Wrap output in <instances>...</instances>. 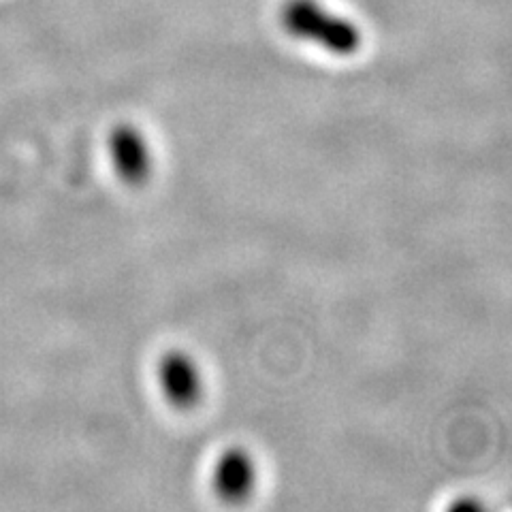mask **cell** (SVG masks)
<instances>
[{"label":"cell","instance_id":"cell-2","mask_svg":"<svg viewBox=\"0 0 512 512\" xmlns=\"http://www.w3.org/2000/svg\"><path fill=\"white\" fill-rule=\"evenodd\" d=\"M109 158L118 178L128 186H139L150 178V146L133 124H118L109 133Z\"/></svg>","mask_w":512,"mask_h":512},{"label":"cell","instance_id":"cell-3","mask_svg":"<svg viewBox=\"0 0 512 512\" xmlns=\"http://www.w3.org/2000/svg\"><path fill=\"white\" fill-rule=\"evenodd\" d=\"M158 382L165 399L175 408H192L203 393L199 365L184 350H167L160 357Z\"/></svg>","mask_w":512,"mask_h":512},{"label":"cell","instance_id":"cell-4","mask_svg":"<svg viewBox=\"0 0 512 512\" xmlns=\"http://www.w3.org/2000/svg\"><path fill=\"white\" fill-rule=\"evenodd\" d=\"M212 483L220 500L229 504L244 502L256 485V466L250 453L239 446L227 448L216 461Z\"/></svg>","mask_w":512,"mask_h":512},{"label":"cell","instance_id":"cell-1","mask_svg":"<svg viewBox=\"0 0 512 512\" xmlns=\"http://www.w3.org/2000/svg\"><path fill=\"white\" fill-rule=\"evenodd\" d=\"M280 22L288 35L323 47L333 56H352L361 47V30L355 22L323 7L318 0H286Z\"/></svg>","mask_w":512,"mask_h":512}]
</instances>
